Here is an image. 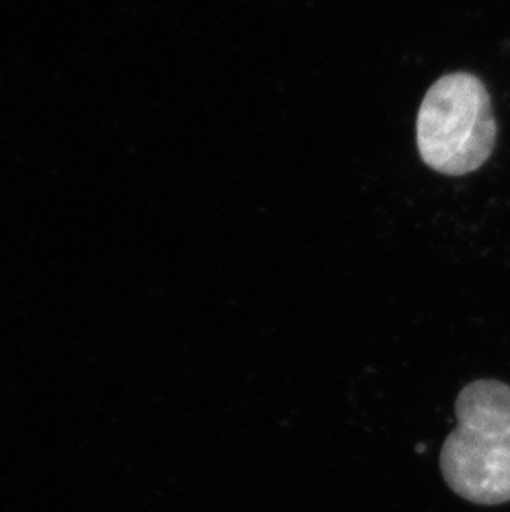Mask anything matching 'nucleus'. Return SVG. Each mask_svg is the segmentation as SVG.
Wrapping results in <instances>:
<instances>
[{
  "mask_svg": "<svg viewBox=\"0 0 510 512\" xmlns=\"http://www.w3.org/2000/svg\"><path fill=\"white\" fill-rule=\"evenodd\" d=\"M458 426L441 450V471L459 498L479 506L510 503V387L476 380L456 398Z\"/></svg>",
  "mask_w": 510,
  "mask_h": 512,
  "instance_id": "1",
  "label": "nucleus"
},
{
  "mask_svg": "<svg viewBox=\"0 0 510 512\" xmlns=\"http://www.w3.org/2000/svg\"><path fill=\"white\" fill-rule=\"evenodd\" d=\"M497 123L486 85L471 73L444 75L424 95L416 143L424 163L444 176L486 165L496 148Z\"/></svg>",
  "mask_w": 510,
  "mask_h": 512,
  "instance_id": "2",
  "label": "nucleus"
}]
</instances>
